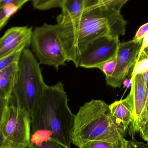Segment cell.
Wrapping results in <instances>:
<instances>
[{"instance_id":"6da1fadb","label":"cell","mask_w":148,"mask_h":148,"mask_svg":"<svg viewBox=\"0 0 148 148\" xmlns=\"http://www.w3.org/2000/svg\"><path fill=\"white\" fill-rule=\"evenodd\" d=\"M56 25L68 61L77 68L80 56L90 43L103 36L124 35L127 21L121 12L110 8L101 0L76 19Z\"/></svg>"},{"instance_id":"7a4b0ae2","label":"cell","mask_w":148,"mask_h":148,"mask_svg":"<svg viewBox=\"0 0 148 148\" xmlns=\"http://www.w3.org/2000/svg\"><path fill=\"white\" fill-rule=\"evenodd\" d=\"M75 115L61 82L47 85L40 101L31 116L30 144L51 141L70 148Z\"/></svg>"},{"instance_id":"3957f363","label":"cell","mask_w":148,"mask_h":148,"mask_svg":"<svg viewBox=\"0 0 148 148\" xmlns=\"http://www.w3.org/2000/svg\"><path fill=\"white\" fill-rule=\"evenodd\" d=\"M126 134L118 127L104 101L92 100L80 107L75 120L72 143L80 147L89 142H117L124 139Z\"/></svg>"},{"instance_id":"277c9868","label":"cell","mask_w":148,"mask_h":148,"mask_svg":"<svg viewBox=\"0 0 148 148\" xmlns=\"http://www.w3.org/2000/svg\"><path fill=\"white\" fill-rule=\"evenodd\" d=\"M17 67L15 82L9 104L19 107L31 117L47 84L44 82L39 62L28 48L22 52Z\"/></svg>"},{"instance_id":"5b68a950","label":"cell","mask_w":148,"mask_h":148,"mask_svg":"<svg viewBox=\"0 0 148 148\" xmlns=\"http://www.w3.org/2000/svg\"><path fill=\"white\" fill-rule=\"evenodd\" d=\"M30 45L40 64L51 66L58 70L68 61L56 25L45 23L36 28Z\"/></svg>"},{"instance_id":"8992f818","label":"cell","mask_w":148,"mask_h":148,"mask_svg":"<svg viewBox=\"0 0 148 148\" xmlns=\"http://www.w3.org/2000/svg\"><path fill=\"white\" fill-rule=\"evenodd\" d=\"M0 131L7 148H28L31 134V118L26 111L9 104L0 121Z\"/></svg>"},{"instance_id":"52a82bcc","label":"cell","mask_w":148,"mask_h":148,"mask_svg":"<svg viewBox=\"0 0 148 148\" xmlns=\"http://www.w3.org/2000/svg\"><path fill=\"white\" fill-rule=\"evenodd\" d=\"M119 37L104 36L90 43L80 56L78 67L97 68L104 62L116 57L120 43Z\"/></svg>"},{"instance_id":"ba28073f","label":"cell","mask_w":148,"mask_h":148,"mask_svg":"<svg viewBox=\"0 0 148 148\" xmlns=\"http://www.w3.org/2000/svg\"><path fill=\"white\" fill-rule=\"evenodd\" d=\"M140 41L120 42L116 56V66L112 75L106 79L108 85L114 88H121L123 81L134 66L142 45Z\"/></svg>"},{"instance_id":"9c48e42d","label":"cell","mask_w":148,"mask_h":148,"mask_svg":"<svg viewBox=\"0 0 148 148\" xmlns=\"http://www.w3.org/2000/svg\"><path fill=\"white\" fill-rule=\"evenodd\" d=\"M134 120L128 129L130 136L140 133L148 121V93L144 74L136 75L132 79Z\"/></svg>"},{"instance_id":"30bf717a","label":"cell","mask_w":148,"mask_h":148,"mask_svg":"<svg viewBox=\"0 0 148 148\" xmlns=\"http://www.w3.org/2000/svg\"><path fill=\"white\" fill-rule=\"evenodd\" d=\"M32 34V27L27 26L13 27L8 29L0 38V59L28 48Z\"/></svg>"},{"instance_id":"8fae6325","label":"cell","mask_w":148,"mask_h":148,"mask_svg":"<svg viewBox=\"0 0 148 148\" xmlns=\"http://www.w3.org/2000/svg\"><path fill=\"white\" fill-rule=\"evenodd\" d=\"M110 115L116 126L126 134L134 120L133 93L130 90L124 99L109 105Z\"/></svg>"},{"instance_id":"7c38bea8","label":"cell","mask_w":148,"mask_h":148,"mask_svg":"<svg viewBox=\"0 0 148 148\" xmlns=\"http://www.w3.org/2000/svg\"><path fill=\"white\" fill-rule=\"evenodd\" d=\"M101 0H63L60 8L61 14L57 18V23L71 21L81 15L90 6L96 4Z\"/></svg>"},{"instance_id":"4fadbf2b","label":"cell","mask_w":148,"mask_h":148,"mask_svg":"<svg viewBox=\"0 0 148 148\" xmlns=\"http://www.w3.org/2000/svg\"><path fill=\"white\" fill-rule=\"evenodd\" d=\"M17 63H14L0 72V96L10 101L14 86Z\"/></svg>"},{"instance_id":"5bb4252c","label":"cell","mask_w":148,"mask_h":148,"mask_svg":"<svg viewBox=\"0 0 148 148\" xmlns=\"http://www.w3.org/2000/svg\"><path fill=\"white\" fill-rule=\"evenodd\" d=\"M79 148H129L128 141L124 139L117 142L93 141L89 142Z\"/></svg>"},{"instance_id":"9a60e30c","label":"cell","mask_w":148,"mask_h":148,"mask_svg":"<svg viewBox=\"0 0 148 148\" xmlns=\"http://www.w3.org/2000/svg\"><path fill=\"white\" fill-rule=\"evenodd\" d=\"M14 5L8 4L0 8V31L6 25L11 16L17 12L19 10Z\"/></svg>"},{"instance_id":"2e32d148","label":"cell","mask_w":148,"mask_h":148,"mask_svg":"<svg viewBox=\"0 0 148 148\" xmlns=\"http://www.w3.org/2000/svg\"><path fill=\"white\" fill-rule=\"evenodd\" d=\"M63 0H32L33 6L36 9L45 10L60 7Z\"/></svg>"},{"instance_id":"e0dca14e","label":"cell","mask_w":148,"mask_h":148,"mask_svg":"<svg viewBox=\"0 0 148 148\" xmlns=\"http://www.w3.org/2000/svg\"><path fill=\"white\" fill-rule=\"evenodd\" d=\"M148 71V58L142 55L137 57L134 65L131 79L132 80L138 74H144Z\"/></svg>"},{"instance_id":"ac0fdd59","label":"cell","mask_w":148,"mask_h":148,"mask_svg":"<svg viewBox=\"0 0 148 148\" xmlns=\"http://www.w3.org/2000/svg\"><path fill=\"white\" fill-rule=\"evenodd\" d=\"M116 66V57L104 62L98 66L97 68L99 69L104 73L105 75V79H107L110 77L114 73Z\"/></svg>"},{"instance_id":"d6986e66","label":"cell","mask_w":148,"mask_h":148,"mask_svg":"<svg viewBox=\"0 0 148 148\" xmlns=\"http://www.w3.org/2000/svg\"><path fill=\"white\" fill-rule=\"evenodd\" d=\"M23 50H18L8 56L0 59V72L13 63L18 62Z\"/></svg>"},{"instance_id":"ffe728a7","label":"cell","mask_w":148,"mask_h":148,"mask_svg":"<svg viewBox=\"0 0 148 148\" xmlns=\"http://www.w3.org/2000/svg\"><path fill=\"white\" fill-rule=\"evenodd\" d=\"M129 0H101V1L110 8L121 12L122 8Z\"/></svg>"},{"instance_id":"44dd1931","label":"cell","mask_w":148,"mask_h":148,"mask_svg":"<svg viewBox=\"0 0 148 148\" xmlns=\"http://www.w3.org/2000/svg\"><path fill=\"white\" fill-rule=\"evenodd\" d=\"M28 148H65L58 143L51 141L43 142L37 144H30Z\"/></svg>"},{"instance_id":"7402d4cb","label":"cell","mask_w":148,"mask_h":148,"mask_svg":"<svg viewBox=\"0 0 148 148\" xmlns=\"http://www.w3.org/2000/svg\"><path fill=\"white\" fill-rule=\"evenodd\" d=\"M30 0H0V8L8 4L14 5L20 9L26 2Z\"/></svg>"},{"instance_id":"603a6c76","label":"cell","mask_w":148,"mask_h":148,"mask_svg":"<svg viewBox=\"0 0 148 148\" xmlns=\"http://www.w3.org/2000/svg\"><path fill=\"white\" fill-rule=\"evenodd\" d=\"M148 33V22L143 24L137 30L133 40L135 41H140L143 40Z\"/></svg>"},{"instance_id":"cb8c5ba5","label":"cell","mask_w":148,"mask_h":148,"mask_svg":"<svg viewBox=\"0 0 148 148\" xmlns=\"http://www.w3.org/2000/svg\"><path fill=\"white\" fill-rule=\"evenodd\" d=\"M129 148H148V144L145 143L143 142H139L134 137L132 140L128 141Z\"/></svg>"},{"instance_id":"d4e9b609","label":"cell","mask_w":148,"mask_h":148,"mask_svg":"<svg viewBox=\"0 0 148 148\" xmlns=\"http://www.w3.org/2000/svg\"><path fill=\"white\" fill-rule=\"evenodd\" d=\"M9 104V101L0 96V121Z\"/></svg>"},{"instance_id":"484cf974","label":"cell","mask_w":148,"mask_h":148,"mask_svg":"<svg viewBox=\"0 0 148 148\" xmlns=\"http://www.w3.org/2000/svg\"><path fill=\"white\" fill-rule=\"evenodd\" d=\"M140 133L142 139L148 142V121L143 128L140 130Z\"/></svg>"},{"instance_id":"4316f807","label":"cell","mask_w":148,"mask_h":148,"mask_svg":"<svg viewBox=\"0 0 148 148\" xmlns=\"http://www.w3.org/2000/svg\"><path fill=\"white\" fill-rule=\"evenodd\" d=\"M147 47H148V33L143 40L142 45L141 48L140 50L139 54H140L141 53L142 51L145 48Z\"/></svg>"},{"instance_id":"83f0119b","label":"cell","mask_w":148,"mask_h":148,"mask_svg":"<svg viewBox=\"0 0 148 148\" xmlns=\"http://www.w3.org/2000/svg\"><path fill=\"white\" fill-rule=\"evenodd\" d=\"M132 83H133V81L131 80V78L130 79L126 78L123 81V84L125 88H130L131 86H132Z\"/></svg>"},{"instance_id":"f1b7e54d","label":"cell","mask_w":148,"mask_h":148,"mask_svg":"<svg viewBox=\"0 0 148 148\" xmlns=\"http://www.w3.org/2000/svg\"><path fill=\"white\" fill-rule=\"evenodd\" d=\"M0 148H7L1 131H0Z\"/></svg>"},{"instance_id":"f546056e","label":"cell","mask_w":148,"mask_h":148,"mask_svg":"<svg viewBox=\"0 0 148 148\" xmlns=\"http://www.w3.org/2000/svg\"><path fill=\"white\" fill-rule=\"evenodd\" d=\"M140 55H142L144 56L145 57L148 58V47L145 48L143 49V50L142 51L141 53L140 54L138 55V57L140 56Z\"/></svg>"},{"instance_id":"4dcf8cb0","label":"cell","mask_w":148,"mask_h":148,"mask_svg":"<svg viewBox=\"0 0 148 148\" xmlns=\"http://www.w3.org/2000/svg\"><path fill=\"white\" fill-rule=\"evenodd\" d=\"M144 74V76H145V80H146V84H147V88L148 93V71Z\"/></svg>"}]
</instances>
